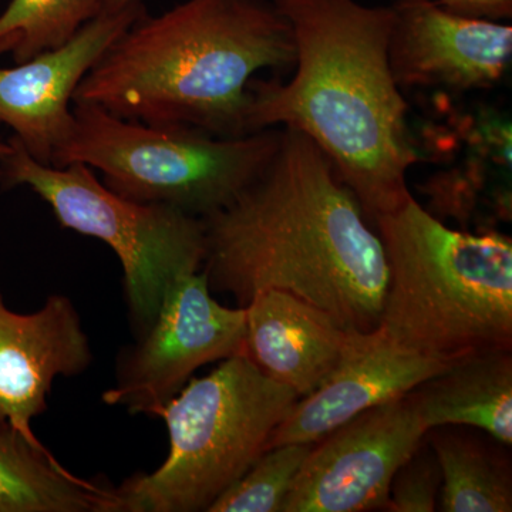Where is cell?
<instances>
[{"instance_id": "9", "label": "cell", "mask_w": 512, "mask_h": 512, "mask_svg": "<svg viewBox=\"0 0 512 512\" xmlns=\"http://www.w3.org/2000/svg\"><path fill=\"white\" fill-rule=\"evenodd\" d=\"M421 161L436 170L420 190L434 217L476 222L480 232L511 221L512 124L507 111L436 93L413 134Z\"/></svg>"}, {"instance_id": "10", "label": "cell", "mask_w": 512, "mask_h": 512, "mask_svg": "<svg viewBox=\"0 0 512 512\" xmlns=\"http://www.w3.org/2000/svg\"><path fill=\"white\" fill-rule=\"evenodd\" d=\"M427 433L409 394L360 413L313 444L282 512L389 510L394 474Z\"/></svg>"}, {"instance_id": "15", "label": "cell", "mask_w": 512, "mask_h": 512, "mask_svg": "<svg viewBox=\"0 0 512 512\" xmlns=\"http://www.w3.org/2000/svg\"><path fill=\"white\" fill-rule=\"evenodd\" d=\"M244 308L245 355L299 399L325 382L348 346L352 330L291 293L268 289Z\"/></svg>"}, {"instance_id": "17", "label": "cell", "mask_w": 512, "mask_h": 512, "mask_svg": "<svg viewBox=\"0 0 512 512\" xmlns=\"http://www.w3.org/2000/svg\"><path fill=\"white\" fill-rule=\"evenodd\" d=\"M0 512H119L116 491L74 476L12 427H0Z\"/></svg>"}, {"instance_id": "16", "label": "cell", "mask_w": 512, "mask_h": 512, "mask_svg": "<svg viewBox=\"0 0 512 512\" xmlns=\"http://www.w3.org/2000/svg\"><path fill=\"white\" fill-rule=\"evenodd\" d=\"M512 350L460 357L409 393L427 430L470 426L512 443Z\"/></svg>"}, {"instance_id": "23", "label": "cell", "mask_w": 512, "mask_h": 512, "mask_svg": "<svg viewBox=\"0 0 512 512\" xmlns=\"http://www.w3.org/2000/svg\"><path fill=\"white\" fill-rule=\"evenodd\" d=\"M137 3H143V0H103V12H120Z\"/></svg>"}, {"instance_id": "6", "label": "cell", "mask_w": 512, "mask_h": 512, "mask_svg": "<svg viewBox=\"0 0 512 512\" xmlns=\"http://www.w3.org/2000/svg\"><path fill=\"white\" fill-rule=\"evenodd\" d=\"M279 140L281 128L217 137L190 127L121 119L93 104L73 103L72 128L52 165H87L123 197L204 218L235 200L265 170Z\"/></svg>"}, {"instance_id": "2", "label": "cell", "mask_w": 512, "mask_h": 512, "mask_svg": "<svg viewBox=\"0 0 512 512\" xmlns=\"http://www.w3.org/2000/svg\"><path fill=\"white\" fill-rule=\"evenodd\" d=\"M291 25L295 73L249 83L247 131L293 128L311 138L367 220L412 197L420 163L409 104L389 62L393 10L357 0H272Z\"/></svg>"}, {"instance_id": "8", "label": "cell", "mask_w": 512, "mask_h": 512, "mask_svg": "<svg viewBox=\"0 0 512 512\" xmlns=\"http://www.w3.org/2000/svg\"><path fill=\"white\" fill-rule=\"evenodd\" d=\"M244 306L227 308L211 295L202 269L171 286L154 322L120 357L116 384L103 393L110 406L156 417L208 363L241 355L245 349Z\"/></svg>"}, {"instance_id": "3", "label": "cell", "mask_w": 512, "mask_h": 512, "mask_svg": "<svg viewBox=\"0 0 512 512\" xmlns=\"http://www.w3.org/2000/svg\"><path fill=\"white\" fill-rule=\"evenodd\" d=\"M295 60L291 25L272 0H185L153 18L143 13L84 76L73 103L245 136L252 77Z\"/></svg>"}, {"instance_id": "22", "label": "cell", "mask_w": 512, "mask_h": 512, "mask_svg": "<svg viewBox=\"0 0 512 512\" xmlns=\"http://www.w3.org/2000/svg\"><path fill=\"white\" fill-rule=\"evenodd\" d=\"M440 6L468 18L501 20L512 16V0H437Z\"/></svg>"}, {"instance_id": "14", "label": "cell", "mask_w": 512, "mask_h": 512, "mask_svg": "<svg viewBox=\"0 0 512 512\" xmlns=\"http://www.w3.org/2000/svg\"><path fill=\"white\" fill-rule=\"evenodd\" d=\"M93 360L76 306L52 295L39 311H10L0 293V427L35 444L32 420L47 409L57 377L86 372Z\"/></svg>"}, {"instance_id": "20", "label": "cell", "mask_w": 512, "mask_h": 512, "mask_svg": "<svg viewBox=\"0 0 512 512\" xmlns=\"http://www.w3.org/2000/svg\"><path fill=\"white\" fill-rule=\"evenodd\" d=\"M312 447L313 444L292 443L269 448L211 504L208 512H282Z\"/></svg>"}, {"instance_id": "24", "label": "cell", "mask_w": 512, "mask_h": 512, "mask_svg": "<svg viewBox=\"0 0 512 512\" xmlns=\"http://www.w3.org/2000/svg\"><path fill=\"white\" fill-rule=\"evenodd\" d=\"M12 151L9 141L0 140V160H3L6 156H9ZM0 185H2V174H0Z\"/></svg>"}, {"instance_id": "12", "label": "cell", "mask_w": 512, "mask_h": 512, "mask_svg": "<svg viewBox=\"0 0 512 512\" xmlns=\"http://www.w3.org/2000/svg\"><path fill=\"white\" fill-rule=\"evenodd\" d=\"M143 13V3L120 12H103L73 39L16 64L0 67V123L37 163L52 165L73 123L77 87L107 49Z\"/></svg>"}, {"instance_id": "11", "label": "cell", "mask_w": 512, "mask_h": 512, "mask_svg": "<svg viewBox=\"0 0 512 512\" xmlns=\"http://www.w3.org/2000/svg\"><path fill=\"white\" fill-rule=\"evenodd\" d=\"M390 8L389 62L403 93L483 92L510 70L511 25L457 15L437 0H394Z\"/></svg>"}, {"instance_id": "21", "label": "cell", "mask_w": 512, "mask_h": 512, "mask_svg": "<svg viewBox=\"0 0 512 512\" xmlns=\"http://www.w3.org/2000/svg\"><path fill=\"white\" fill-rule=\"evenodd\" d=\"M443 476L433 450L421 446L394 474L390 485L389 511L433 512L439 505Z\"/></svg>"}, {"instance_id": "1", "label": "cell", "mask_w": 512, "mask_h": 512, "mask_svg": "<svg viewBox=\"0 0 512 512\" xmlns=\"http://www.w3.org/2000/svg\"><path fill=\"white\" fill-rule=\"evenodd\" d=\"M202 272L245 306L276 289L342 328L379 325L389 269L382 239L315 143L281 128L274 157L235 200L202 218Z\"/></svg>"}, {"instance_id": "4", "label": "cell", "mask_w": 512, "mask_h": 512, "mask_svg": "<svg viewBox=\"0 0 512 512\" xmlns=\"http://www.w3.org/2000/svg\"><path fill=\"white\" fill-rule=\"evenodd\" d=\"M389 282L377 328L444 362L512 350V241L456 231L410 197L375 221Z\"/></svg>"}, {"instance_id": "13", "label": "cell", "mask_w": 512, "mask_h": 512, "mask_svg": "<svg viewBox=\"0 0 512 512\" xmlns=\"http://www.w3.org/2000/svg\"><path fill=\"white\" fill-rule=\"evenodd\" d=\"M448 365L396 345L379 328L352 330L338 366L315 392L296 402L269 448L318 443L360 413L406 396Z\"/></svg>"}, {"instance_id": "7", "label": "cell", "mask_w": 512, "mask_h": 512, "mask_svg": "<svg viewBox=\"0 0 512 512\" xmlns=\"http://www.w3.org/2000/svg\"><path fill=\"white\" fill-rule=\"evenodd\" d=\"M0 160L2 185H26L64 228L100 239L119 256L128 308L141 333L156 319L165 295L205 258L202 218L170 205L138 202L101 183L84 164L37 163L15 137Z\"/></svg>"}, {"instance_id": "5", "label": "cell", "mask_w": 512, "mask_h": 512, "mask_svg": "<svg viewBox=\"0 0 512 512\" xmlns=\"http://www.w3.org/2000/svg\"><path fill=\"white\" fill-rule=\"evenodd\" d=\"M298 400L245 353L191 380L156 414L167 424V458L114 488L119 512L208 511L268 450Z\"/></svg>"}, {"instance_id": "19", "label": "cell", "mask_w": 512, "mask_h": 512, "mask_svg": "<svg viewBox=\"0 0 512 512\" xmlns=\"http://www.w3.org/2000/svg\"><path fill=\"white\" fill-rule=\"evenodd\" d=\"M103 12V0H10L0 13V56L16 64L73 39Z\"/></svg>"}, {"instance_id": "18", "label": "cell", "mask_w": 512, "mask_h": 512, "mask_svg": "<svg viewBox=\"0 0 512 512\" xmlns=\"http://www.w3.org/2000/svg\"><path fill=\"white\" fill-rule=\"evenodd\" d=\"M431 447L443 476L441 511H512V476L508 461L481 441L454 431L434 433Z\"/></svg>"}]
</instances>
